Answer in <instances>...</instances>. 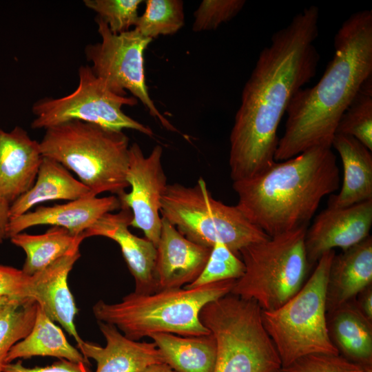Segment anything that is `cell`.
Wrapping results in <instances>:
<instances>
[{
    "mask_svg": "<svg viewBox=\"0 0 372 372\" xmlns=\"http://www.w3.org/2000/svg\"><path fill=\"white\" fill-rule=\"evenodd\" d=\"M340 172L331 147L316 146L233 182L236 205L269 237L307 227L322 198L337 191Z\"/></svg>",
    "mask_w": 372,
    "mask_h": 372,
    "instance_id": "obj_3",
    "label": "cell"
},
{
    "mask_svg": "<svg viewBox=\"0 0 372 372\" xmlns=\"http://www.w3.org/2000/svg\"><path fill=\"white\" fill-rule=\"evenodd\" d=\"M160 213L189 240L208 247L221 242L239 257L242 248L270 238L236 206L214 198L202 177L190 187L167 184Z\"/></svg>",
    "mask_w": 372,
    "mask_h": 372,
    "instance_id": "obj_8",
    "label": "cell"
},
{
    "mask_svg": "<svg viewBox=\"0 0 372 372\" xmlns=\"http://www.w3.org/2000/svg\"><path fill=\"white\" fill-rule=\"evenodd\" d=\"M335 254L334 250L323 254L300 291L283 305L262 310L264 327L282 368L309 355L340 354L329 334L326 308L328 276Z\"/></svg>",
    "mask_w": 372,
    "mask_h": 372,
    "instance_id": "obj_7",
    "label": "cell"
},
{
    "mask_svg": "<svg viewBox=\"0 0 372 372\" xmlns=\"http://www.w3.org/2000/svg\"><path fill=\"white\" fill-rule=\"evenodd\" d=\"M132 214L126 207L118 213H107L87 229L84 235L103 236L116 242L135 282L134 292L150 294L158 291L156 277V247L147 238L130 232Z\"/></svg>",
    "mask_w": 372,
    "mask_h": 372,
    "instance_id": "obj_14",
    "label": "cell"
},
{
    "mask_svg": "<svg viewBox=\"0 0 372 372\" xmlns=\"http://www.w3.org/2000/svg\"><path fill=\"white\" fill-rule=\"evenodd\" d=\"M1 372H92L88 364L83 362H75L65 359L55 362L47 366H24L21 360L15 363H5Z\"/></svg>",
    "mask_w": 372,
    "mask_h": 372,
    "instance_id": "obj_35",
    "label": "cell"
},
{
    "mask_svg": "<svg viewBox=\"0 0 372 372\" xmlns=\"http://www.w3.org/2000/svg\"><path fill=\"white\" fill-rule=\"evenodd\" d=\"M78 76V85L70 94L59 98L45 97L33 104L32 128L45 130L68 121H80L112 130L130 129L153 136L149 127L122 110L125 105H135L136 98L113 92L94 74L90 65H81Z\"/></svg>",
    "mask_w": 372,
    "mask_h": 372,
    "instance_id": "obj_10",
    "label": "cell"
},
{
    "mask_svg": "<svg viewBox=\"0 0 372 372\" xmlns=\"http://www.w3.org/2000/svg\"><path fill=\"white\" fill-rule=\"evenodd\" d=\"M39 142L19 126L0 128V197L10 205L34 184L42 161Z\"/></svg>",
    "mask_w": 372,
    "mask_h": 372,
    "instance_id": "obj_17",
    "label": "cell"
},
{
    "mask_svg": "<svg viewBox=\"0 0 372 372\" xmlns=\"http://www.w3.org/2000/svg\"><path fill=\"white\" fill-rule=\"evenodd\" d=\"M355 300L360 311L372 321V285L360 291Z\"/></svg>",
    "mask_w": 372,
    "mask_h": 372,
    "instance_id": "obj_36",
    "label": "cell"
},
{
    "mask_svg": "<svg viewBox=\"0 0 372 372\" xmlns=\"http://www.w3.org/2000/svg\"><path fill=\"white\" fill-rule=\"evenodd\" d=\"M183 3L180 0H147L143 14L134 29L143 37L153 39L173 34L184 25Z\"/></svg>",
    "mask_w": 372,
    "mask_h": 372,
    "instance_id": "obj_29",
    "label": "cell"
},
{
    "mask_svg": "<svg viewBox=\"0 0 372 372\" xmlns=\"http://www.w3.org/2000/svg\"><path fill=\"white\" fill-rule=\"evenodd\" d=\"M245 267L239 256L225 245L216 242L200 276L185 289H195L225 280H238L244 273Z\"/></svg>",
    "mask_w": 372,
    "mask_h": 372,
    "instance_id": "obj_30",
    "label": "cell"
},
{
    "mask_svg": "<svg viewBox=\"0 0 372 372\" xmlns=\"http://www.w3.org/2000/svg\"><path fill=\"white\" fill-rule=\"evenodd\" d=\"M162 154V147L156 145L145 156L139 145L132 143L129 148L126 174L131 191L117 196L121 207H126L132 211L131 226L142 230L145 238L156 247L161 230V198L167 185L161 163Z\"/></svg>",
    "mask_w": 372,
    "mask_h": 372,
    "instance_id": "obj_12",
    "label": "cell"
},
{
    "mask_svg": "<svg viewBox=\"0 0 372 372\" xmlns=\"http://www.w3.org/2000/svg\"><path fill=\"white\" fill-rule=\"evenodd\" d=\"M39 145L43 156L72 171L95 196H118L129 187V138L123 131L71 121L45 129Z\"/></svg>",
    "mask_w": 372,
    "mask_h": 372,
    "instance_id": "obj_5",
    "label": "cell"
},
{
    "mask_svg": "<svg viewBox=\"0 0 372 372\" xmlns=\"http://www.w3.org/2000/svg\"><path fill=\"white\" fill-rule=\"evenodd\" d=\"M85 238L83 234H74L68 229L52 226L44 234L19 233L10 238L26 254L22 271L28 276L43 270L59 258L79 250Z\"/></svg>",
    "mask_w": 372,
    "mask_h": 372,
    "instance_id": "obj_26",
    "label": "cell"
},
{
    "mask_svg": "<svg viewBox=\"0 0 372 372\" xmlns=\"http://www.w3.org/2000/svg\"><path fill=\"white\" fill-rule=\"evenodd\" d=\"M80 251L67 254L30 276L27 297L34 300L53 321L73 337L79 347L83 342L74 320L78 309L69 289L68 277L80 258Z\"/></svg>",
    "mask_w": 372,
    "mask_h": 372,
    "instance_id": "obj_16",
    "label": "cell"
},
{
    "mask_svg": "<svg viewBox=\"0 0 372 372\" xmlns=\"http://www.w3.org/2000/svg\"><path fill=\"white\" fill-rule=\"evenodd\" d=\"M95 196L79 180L54 159L43 156L33 185L10 205V214H23L39 203L65 200L68 201Z\"/></svg>",
    "mask_w": 372,
    "mask_h": 372,
    "instance_id": "obj_22",
    "label": "cell"
},
{
    "mask_svg": "<svg viewBox=\"0 0 372 372\" xmlns=\"http://www.w3.org/2000/svg\"><path fill=\"white\" fill-rule=\"evenodd\" d=\"M33 356H52L90 364L79 350L68 342L62 330L46 315L39 304L30 332L12 346L6 355L5 363Z\"/></svg>",
    "mask_w": 372,
    "mask_h": 372,
    "instance_id": "obj_25",
    "label": "cell"
},
{
    "mask_svg": "<svg viewBox=\"0 0 372 372\" xmlns=\"http://www.w3.org/2000/svg\"><path fill=\"white\" fill-rule=\"evenodd\" d=\"M161 218L155 268L158 291L193 282L203 271L212 248L189 240Z\"/></svg>",
    "mask_w": 372,
    "mask_h": 372,
    "instance_id": "obj_15",
    "label": "cell"
},
{
    "mask_svg": "<svg viewBox=\"0 0 372 372\" xmlns=\"http://www.w3.org/2000/svg\"><path fill=\"white\" fill-rule=\"evenodd\" d=\"M37 307L34 300L27 298L0 309V372L10 349L30 332Z\"/></svg>",
    "mask_w": 372,
    "mask_h": 372,
    "instance_id": "obj_27",
    "label": "cell"
},
{
    "mask_svg": "<svg viewBox=\"0 0 372 372\" xmlns=\"http://www.w3.org/2000/svg\"><path fill=\"white\" fill-rule=\"evenodd\" d=\"M98 324L105 338V347L84 340L77 347L86 360L92 358L96 361L95 372H141L152 364L164 362L154 342L132 340L114 325L103 322Z\"/></svg>",
    "mask_w": 372,
    "mask_h": 372,
    "instance_id": "obj_19",
    "label": "cell"
},
{
    "mask_svg": "<svg viewBox=\"0 0 372 372\" xmlns=\"http://www.w3.org/2000/svg\"><path fill=\"white\" fill-rule=\"evenodd\" d=\"M282 369L285 372H372V366L360 364L340 354H312Z\"/></svg>",
    "mask_w": 372,
    "mask_h": 372,
    "instance_id": "obj_33",
    "label": "cell"
},
{
    "mask_svg": "<svg viewBox=\"0 0 372 372\" xmlns=\"http://www.w3.org/2000/svg\"><path fill=\"white\" fill-rule=\"evenodd\" d=\"M273 372H285V371H284L282 369V368H281V369H278V370H276V371H273Z\"/></svg>",
    "mask_w": 372,
    "mask_h": 372,
    "instance_id": "obj_39",
    "label": "cell"
},
{
    "mask_svg": "<svg viewBox=\"0 0 372 372\" xmlns=\"http://www.w3.org/2000/svg\"><path fill=\"white\" fill-rule=\"evenodd\" d=\"M10 204L0 197V244L8 238V227L10 219Z\"/></svg>",
    "mask_w": 372,
    "mask_h": 372,
    "instance_id": "obj_37",
    "label": "cell"
},
{
    "mask_svg": "<svg viewBox=\"0 0 372 372\" xmlns=\"http://www.w3.org/2000/svg\"><path fill=\"white\" fill-rule=\"evenodd\" d=\"M307 227L270 237L242 248L243 275L231 293L256 302L262 311L278 309L302 288L310 267L304 238Z\"/></svg>",
    "mask_w": 372,
    "mask_h": 372,
    "instance_id": "obj_9",
    "label": "cell"
},
{
    "mask_svg": "<svg viewBox=\"0 0 372 372\" xmlns=\"http://www.w3.org/2000/svg\"><path fill=\"white\" fill-rule=\"evenodd\" d=\"M335 134L352 136L372 151V76L364 81L344 112Z\"/></svg>",
    "mask_w": 372,
    "mask_h": 372,
    "instance_id": "obj_28",
    "label": "cell"
},
{
    "mask_svg": "<svg viewBox=\"0 0 372 372\" xmlns=\"http://www.w3.org/2000/svg\"><path fill=\"white\" fill-rule=\"evenodd\" d=\"M84 4L98 14L112 33L120 34L135 26L141 0H85Z\"/></svg>",
    "mask_w": 372,
    "mask_h": 372,
    "instance_id": "obj_31",
    "label": "cell"
},
{
    "mask_svg": "<svg viewBox=\"0 0 372 372\" xmlns=\"http://www.w3.org/2000/svg\"><path fill=\"white\" fill-rule=\"evenodd\" d=\"M245 4L244 0H204L194 12L192 30H212L235 17Z\"/></svg>",
    "mask_w": 372,
    "mask_h": 372,
    "instance_id": "obj_32",
    "label": "cell"
},
{
    "mask_svg": "<svg viewBox=\"0 0 372 372\" xmlns=\"http://www.w3.org/2000/svg\"><path fill=\"white\" fill-rule=\"evenodd\" d=\"M141 372H178L166 363H157L146 367Z\"/></svg>",
    "mask_w": 372,
    "mask_h": 372,
    "instance_id": "obj_38",
    "label": "cell"
},
{
    "mask_svg": "<svg viewBox=\"0 0 372 372\" xmlns=\"http://www.w3.org/2000/svg\"><path fill=\"white\" fill-rule=\"evenodd\" d=\"M330 338L339 353L364 366H372V321L355 298L327 313Z\"/></svg>",
    "mask_w": 372,
    "mask_h": 372,
    "instance_id": "obj_23",
    "label": "cell"
},
{
    "mask_svg": "<svg viewBox=\"0 0 372 372\" xmlns=\"http://www.w3.org/2000/svg\"><path fill=\"white\" fill-rule=\"evenodd\" d=\"M118 209H121V203L115 196L88 197L61 205L41 206L34 211L11 217L8 227V238L29 227L43 225L63 227L74 234H81L104 214Z\"/></svg>",
    "mask_w": 372,
    "mask_h": 372,
    "instance_id": "obj_18",
    "label": "cell"
},
{
    "mask_svg": "<svg viewBox=\"0 0 372 372\" xmlns=\"http://www.w3.org/2000/svg\"><path fill=\"white\" fill-rule=\"evenodd\" d=\"M319 8H305L277 30L260 52L245 83L230 136L229 165L233 182L271 167L280 122L293 95L316 76L320 60L314 45Z\"/></svg>",
    "mask_w": 372,
    "mask_h": 372,
    "instance_id": "obj_1",
    "label": "cell"
},
{
    "mask_svg": "<svg viewBox=\"0 0 372 372\" xmlns=\"http://www.w3.org/2000/svg\"><path fill=\"white\" fill-rule=\"evenodd\" d=\"M331 147L343 165V180L339 193L330 196L329 207H346L372 199V154L355 138L335 134Z\"/></svg>",
    "mask_w": 372,
    "mask_h": 372,
    "instance_id": "obj_21",
    "label": "cell"
},
{
    "mask_svg": "<svg viewBox=\"0 0 372 372\" xmlns=\"http://www.w3.org/2000/svg\"><path fill=\"white\" fill-rule=\"evenodd\" d=\"M161 353L164 362L178 372H214L217 347L211 333L180 336L158 333L149 336Z\"/></svg>",
    "mask_w": 372,
    "mask_h": 372,
    "instance_id": "obj_24",
    "label": "cell"
},
{
    "mask_svg": "<svg viewBox=\"0 0 372 372\" xmlns=\"http://www.w3.org/2000/svg\"><path fill=\"white\" fill-rule=\"evenodd\" d=\"M372 225V199L346 207H329L307 229L304 246L309 266L325 252L345 250L369 236Z\"/></svg>",
    "mask_w": 372,
    "mask_h": 372,
    "instance_id": "obj_13",
    "label": "cell"
},
{
    "mask_svg": "<svg viewBox=\"0 0 372 372\" xmlns=\"http://www.w3.org/2000/svg\"><path fill=\"white\" fill-rule=\"evenodd\" d=\"M95 21L101 40L85 48L94 74L116 94L126 96L129 91L165 129L177 132L154 105L145 83L144 52L152 39L134 28L114 34L100 18L96 17Z\"/></svg>",
    "mask_w": 372,
    "mask_h": 372,
    "instance_id": "obj_11",
    "label": "cell"
},
{
    "mask_svg": "<svg viewBox=\"0 0 372 372\" xmlns=\"http://www.w3.org/2000/svg\"><path fill=\"white\" fill-rule=\"evenodd\" d=\"M372 285V237L335 254L327 285V313L350 301Z\"/></svg>",
    "mask_w": 372,
    "mask_h": 372,
    "instance_id": "obj_20",
    "label": "cell"
},
{
    "mask_svg": "<svg viewBox=\"0 0 372 372\" xmlns=\"http://www.w3.org/2000/svg\"><path fill=\"white\" fill-rule=\"evenodd\" d=\"M199 318L216 342L214 372H273L282 368L256 301L229 293L205 304Z\"/></svg>",
    "mask_w": 372,
    "mask_h": 372,
    "instance_id": "obj_6",
    "label": "cell"
},
{
    "mask_svg": "<svg viewBox=\"0 0 372 372\" xmlns=\"http://www.w3.org/2000/svg\"><path fill=\"white\" fill-rule=\"evenodd\" d=\"M29 279L30 276L22 269L0 265V309L13 301L28 298Z\"/></svg>",
    "mask_w": 372,
    "mask_h": 372,
    "instance_id": "obj_34",
    "label": "cell"
},
{
    "mask_svg": "<svg viewBox=\"0 0 372 372\" xmlns=\"http://www.w3.org/2000/svg\"><path fill=\"white\" fill-rule=\"evenodd\" d=\"M236 280H225L195 289H163L150 294L134 291L117 303L99 300L92 311L98 322L114 325L135 341L158 333L207 335L211 333L200 320V310L231 293Z\"/></svg>",
    "mask_w": 372,
    "mask_h": 372,
    "instance_id": "obj_4",
    "label": "cell"
},
{
    "mask_svg": "<svg viewBox=\"0 0 372 372\" xmlns=\"http://www.w3.org/2000/svg\"><path fill=\"white\" fill-rule=\"evenodd\" d=\"M333 44V56L319 81L292 97L275 161L316 146L331 147L342 115L372 76V10L351 14L336 32Z\"/></svg>",
    "mask_w": 372,
    "mask_h": 372,
    "instance_id": "obj_2",
    "label": "cell"
}]
</instances>
